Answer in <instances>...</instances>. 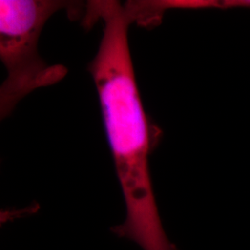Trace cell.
Masks as SVG:
<instances>
[{"label": "cell", "instance_id": "cell-1", "mask_svg": "<svg viewBox=\"0 0 250 250\" xmlns=\"http://www.w3.org/2000/svg\"><path fill=\"white\" fill-rule=\"evenodd\" d=\"M85 11L87 26L98 21L103 23L89 71L126 206L125 221L113 232L143 250H178L164 231L152 187L149 127L128 43L132 22L118 1H91Z\"/></svg>", "mask_w": 250, "mask_h": 250}, {"label": "cell", "instance_id": "cell-2", "mask_svg": "<svg viewBox=\"0 0 250 250\" xmlns=\"http://www.w3.org/2000/svg\"><path fill=\"white\" fill-rule=\"evenodd\" d=\"M83 5L73 1L1 0L0 59L7 78L0 88V115L4 119L32 92L62 80L68 70L50 65L38 53V41L45 22L56 12L66 9L79 17Z\"/></svg>", "mask_w": 250, "mask_h": 250}, {"label": "cell", "instance_id": "cell-3", "mask_svg": "<svg viewBox=\"0 0 250 250\" xmlns=\"http://www.w3.org/2000/svg\"><path fill=\"white\" fill-rule=\"evenodd\" d=\"M221 9V1L217 0H161L133 1L131 4L134 22L142 26L160 23L163 13L170 9Z\"/></svg>", "mask_w": 250, "mask_h": 250}, {"label": "cell", "instance_id": "cell-4", "mask_svg": "<svg viewBox=\"0 0 250 250\" xmlns=\"http://www.w3.org/2000/svg\"><path fill=\"white\" fill-rule=\"evenodd\" d=\"M248 8L250 9V0H224L221 1V9Z\"/></svg>", "mask_w": 250, "mask_h": 250}]
</instances>
